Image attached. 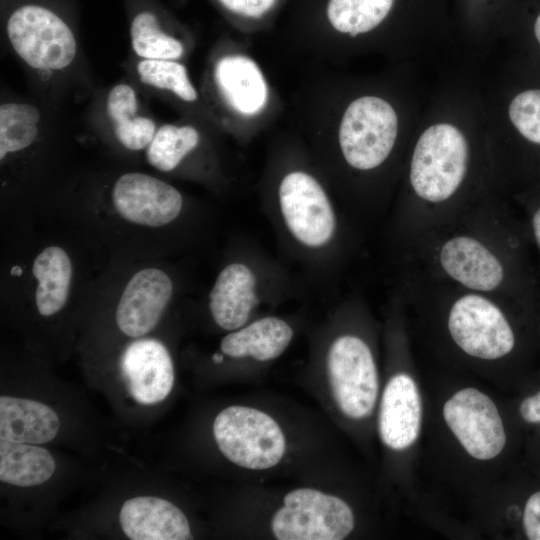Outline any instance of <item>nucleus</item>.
Masks as SVG:
<instances>
[{
  "mask_svg": "<svg viewBox=\"0 0 540 540\" xmlns=\"http://www.w3.org/2000/svg\"><path fill=\"white\" fill-rule=\"evenodd\" d=\"M521 215L484 195L393 257L458 287L540 310V280Z\"/></svg>",
  "mask_w": 540,
  "mask_h": 540,
  "instance_id": "nucleus-1",
  "label": "nucleus"
},
{
  "mask_svg": "<svg viewBox=\"0 0 540 540\" xmlns=\"http://www.w3.org/2000/svg\"><path fill=\"white\" fill-rule=\"evenodd\" d=\"M471 168L470 144L457 127L435 124L419 136L410 156L407 190L389 212L386 232L393 257L484 196L467 187Z\"/></svg>",
  "mask_w": 540,
  "mask_h": 540,
  "instance_id": "nucleus-2",
  "label": "nucleus"
},
{
  "mask_svg": "<svg viewBox=\"0 0 540 540\" xmlns=\"http://www.w3.org/2000/svg\"><path fill=\"white\" fill-rule=\"evenodd\" d=\"M270 217L287 249L317 270L341 265L356 242V232L326 187L311 171L292 168L279 178Z\"/></svg>",
  "mask_w": 540,
  "mask_h": 540,
  "instance_id": "nucleus-3",
  "label": "nucleus"
},
{
  "mask_svg": "<svg viewBox=\"0 0 540 540\" xmlns=\"http://www.w3.org/2000/svg\"><path fill=\"white\" fill-rule=\"evenodd\" d=\"M367 314L358 297L344 301L322 331L316 363L325 398L344 418L360 421L374 411L379 394L375 351L361 331Z\"/></svg>",
  "mask_w": 540,
  "mask_h": 540,
  "instance_id": "nucleus-4",
  "label": "nucleus"
},
{
  "mask_svg": "<svg viewBox=\"0 0 540 540\" xmlns=\"http://www.w3.org/2000/svg\"><path fill=\"white\" fill-rule=\"evenodd\" d=\"M288 279L275 263L250 252L227 263L209 293L214 323L233 331L259 317L258 311L288 290Z\"/></svg>",
  "mask_w": 540,
  "mask_h": 540,
  "instance_id": "nucleus-5",
  "label": "nucleus"
},
{
  "mask_svg": "<svg viewBox=\"0 0 540 540\" xmlns=\"http://www.w3.org/2000/svg\"><path fill=\"white\" fill-rule=\"evenodd\" d=\"M222 455L246 471H268L283 462L288 439L280 422L267 411L250 405L221 410L212 425Z\"/></svg>",
  "mask_w": 540,
  "mask_h": 540,
  "instance_id": "nucleus-6",
  "label": "nucleus"
},
{
  "mask_svg": "<svg viewBox=\"0 0 540 540\" xmlns=\"http://www.w3.org/2000/svg\"><path fill=\"white\" fill-rule=\"evenodd\" d=\"M350 505L338 495L316 487L286 492L268 518L277 540H342L355 528Z\"/></svg>",
  "mask_w": 540,
  "mask_h": 540,
  "instance_id": "nucleus-7",
  "label": "nucleus"
},
{
  "mask_svg": "<svg viewBox=\"0 0 540 540\" xmlns=\"http://www.w3.org/2000/svg\"><path fill=\"white\" fill-rule=\"evenodd\" d=\"M398 135L394 108L377 96H362L346 108L338 129L345 165L360 174L377 171L390 159Z\"/></svg>",
  "mask_w": 540,
  "mask_h": 540,
  "instance_id": "nucleus-8",
  "label": "nucleus"
},
{
  "mask_svg": "<svg viewBox=\"0 0 540 540\" xmlns=\"http://www.w3.org/2000/svg\"><path fill=\"white\" fill-rule=\"evenodd\" d=\"M6 35L18 57L36 70H63L77 54L70 26L43 5L27 3L14 9L6 22Z\"/></svg>",
  "mask_w": 540,
  "mask_h": 540,
  "instance_id": "nucleus-9",
  "label": "nucleus"
},
{
  "mask_svg": "<svg viewBox=\"0 0 540 540\" xmlns=\"http://www.w3.org/2000/svg\"><path fill=\"white\" fill-rule=\"evenodd\" d=\"M443 418L465 451L475 459L490 460L505 447L506 434L492 399L476 388H464L444 404Z\"/></svg>",
  "mask_w": 540,
  "mask_h": 540,
  "instance_id": "nucleus-10",
  "label": "nucleus"
},
{
  "mask_svg": "<svg viewBox=\"0 0 540 540\" xmlns=\"http://www.w3.org/2000/svg\"><path fill=\"white\" fill-rule=\"evenodd\" d=\"M111 200L119 216L146 227L172 223L183 209V197L177 188L140 172L121 175L112 187Z\"/></svg>",
  "mask_w": 540,
  "mask_h": 540,
  "instance_id": "nucleus-11",
  "label": "nucleus"
},
{
  "mask_svg": "<svg viewBox=\"0 0 540 540\" xmlns=\"http://www.w3.org/2000/svg\"><path fill=\"white\" fill-rule=\"evenodd\" d=\"M173 295L170 276L159 268L137 271L127 282L116 308V323L126 336L148 334L161 319Z\"/></svg>",
  "mask_w": 540,
  "mask_h": 540,
  "instance_id": "nucleus-12",
  "label": "nucleus"
},
{
  "mask_svg": "<svg viewBox=\"0 0 540 540\" xmlns=\"http://www.w3.org/2000/svg\"><path fill=\"white\" fill-rule=\"evenodd\" d=\"M121 373L132 398L143 405L163 401L174 385V366L166 346L157 339L130 343L120 360Z\"/></svg>",
  "mask_w": 540,
  "mask_h": 540,
  "instance_id": "nucleus-13",
  "label": "nucleus"
},
{
  "mask_svg": "<svg viewBox=\"0 0 540 540\" xmlns=\"http://www.w3.org/2000/svg\"><path fill=\"white\" fill-rule=\"evenodd\" d=\"M422 404L414 379L406 372L393 374L381 396L378 431L382 443L394 451L405 450L417 439Z\"/></svg>",
  "mask_w": 540,
  "mask_h": 540,
  "instance_id": "nucleus-14",
  "label": "nucleus"
},
{
  "mask_svg": "<svg viewBox=\"0 0 540 540\" xmlns=\"http://www.w3.org/2000/svg\"><path fill=\"white\" fill-rule=\"evenodd\" d=\"M295 335L293 325L277 315H261L227 332L220 342L221 356L244 364H267L278 359Z\"/></svg>",
  "mask_w": 540,
  "mask_h": 540,
  "instance_id": "nucleus-15",
  "label": "nucleus"
},
{
  "mask_svg": "<svg viewBox=\"0 0 540 540\" xmlns=\"http://www.w3.org/2000/svg\"><path fill=\"white\" fill-rule=\"evenodd\" d=\"M213 81L221 98L239 115H258L268 103L267 81L248 56L228 54L219 58L213 68Z\"/></svg>",
  "mask_w": 540,
  "mask_h": 540,
  "instance_id": "nucleus-16",
  "label": "nucleus"
},
{
  "mask_svg": "<svg viewBox=\"0 0 540 540\" xmlns=\"http://www.w3.org/2000/svg\"><path fill=\"white\" fill-rule=\"evenodd\" d=\"M122 530L132 540L192 539L185 514L168 500L138 496L126 500L120 510Z\"/></svg>",
  "mask_w": 540,
  "mask_h": 540,
  "instance_id": "nucleus-17",
  "label": "nucleus"
},
{
  "mask_svg": "<svg viewBox=\"0 0 540 540\" xmlns=\"http://www.w3.org/2000/svg\"><path fill=\"white\" fill-rule=\"evenodd\" d=\"M508 117L518 137V143H521L514 158V173L525 183L522 191L538 187L540 186V86H530L518 91L508 105Z\"/></svg>",
  "mask_w": 540,
  "mask_h": 540,
  "instance_id": "nucleus-18",
  "label": "nucleus"
},
{
  "mask_svg": "<svg viewBox=\"0 0 540 540\" xmlns=\"http://www.w3.org/2000/svg\"><path fill=\"white\" fill-rule=\"evenodd\" d=\"M60 427L57 413L31 399L0 397V439L29 444L53 440Z\"/></svg>",
  "mask_w": 540,
  "mask_h": 540,
  "instance_id": "nucleus-19",
  "label": "nucleus"
},
{
  "mask_svg": "<svg viewBox=\"0 0 540 540\" xmlns=\"http://www.w3.org/2000/svg\"><path fill=\"white\" fill-rule=\"evenodd\" d=\"M106 111L118 142L128 150H145L152 141L155 121L139 114V101L134 88L127 83L114 85L108 92Z\"/></svg>",
  "mask_w": 540,
  "mask_h": 540,
  "instance_id": "nucleus-20",
  "label": "nucleus"
},
{
  "mask_svg": "<svg viewBox=\"0 0 540 540\" xmlns=\"http://www.w3.org/2000/svg\"><path fill=\"white\" fill-rule=\"evenodd\" d=\"M33 275L37 280L35 303L42 316H52L65 306L72 280V263L64 249L49 246L35 258Z\"/></svg>",
  "mask_w": 540,
  "mask_h": 540,
  "instance_id": "nucleus-21",
  "label": "nucleus"
},
{
  "mask_svg": "<svg viewBox=\"0 0 540 540\" xmlns=\"http://www.w3.org/2000/svg\"><path fill=\"white\" fill-rule=\"evenodd\" d=\"M55 469V460L45 448L0 439L2 482L19 487L37 486L49 480Z\"/></svg>",
  "mask_w": 540,
  "mask_h": 540,
  "instance_id": "nucleus-22",
  "label": "nucleus"
},
{
  "mask_svg": "<svg viewBox=\"0 0 540 540\" xmlns=\"http://www.w3.org/2000/svg\"><path fill=\"white\" fill-rule=\"evenodd\" d=\"M394 0H327L325 16L339 33L357 36L367 33L387 17Z\"/></svg>",
  "mask_w": 540,
  "mask_h": 540,
  "instance_id": "nucleus-23",
  "label": "nucleus"
},
{
  "mask_svg": "<svg viewBox=\"0 0 540 540\" xmlns=\"http://www.w3.org/2000/svg\"><path fill=\"white\" fill-rule=\"evenodd\" d=\"M200 133L192 125L163 124L146 150L147 162L162 172H172L200 144Z\"/></svg>",
  "mask_w": 540,
  "mask_h": 540,
  "instance_id": "nucleus-24",
  "label": "nucleus"
},
{
  "mask_svg": "<svg viewBox=\"0 0 540 540\" xmlns=\"http://www.w3.org/2000/svg\"><path fill=\"white\" fill-rule=\"evenodd\" d=\"M41 114L29 103L5 102L0 106V159L30 147L37 139Z\"/></svg>",
  "mask_w": 540,
  "mask_h": 540,
  "instance_id": "nucleus-25",
  "label": "nucleus"
},
{
  "mask_svg": "<svg viewBox=\"0 0 540 540\" xmlns=\"http://www.w3.org/2000/svg\"><path fill=\"white\" fill-rule=\"evenodd\" d=\"M130 39L134 53L141 59L179 60L184 54L182 42L165 32L150 11L138 12L133 17Z\"/></svg>",
  "mask_w": 540,
  "mask_h": 540,
  "instance_id": "nucleus-26",
  "label": "nucleus"
},
{
  "mask_svg": "<svg viewBox=\"0 0 540 540\" xmlns=\"http://www.w3.org/2000/svg\"><path fill=\"white\" fill-rule=\"evenodd\" d=\"M140 81L150 87L169 91L185 102H195L198 93L187 68L178 60L141 59L136 65Z\"/></svg>",
  "mask_w": 540,
  "mask_h": 540,
  "instance_id": "nucleus-27",
  "label": "nucleus"
},
{
  "mask_svg": "<svg viewBox=\"0 0 540 540\" xmlns=\"http://www.w3.org/2000/svg\"><path fill=\"white\" fill-rule=\"evenodd\" d=\"M516 199L522 210L520 215L532 250L536 252L540 265V186L522 191L516 195Z\"/></svg>",
  "mask_w": 540,
  "mask_h": 540,
  "instance_id": "nucleus-28",
  "label": "nucleus"
},
{
  "mask_svg": "<svg viewBox=\"0 0 540 540\" xmlns=\"http://www.w3.org/2000/svg\"><path fill=\"white\" fill-rule=\"evenodd\" d=\"M279 0H217L220 6L230 14L240 18L261 19L272 12Z\"/></svg>",
  "mask_w": 540,
  "mask_h": 540,
  "instance_id": "nucleus-29",
  "label": "nucleus"
},
{
  "mask_svg": "<svg viewBox=\"0 0 540 540\" xmlns=\"http://www.w3.org/2000/svg\"><path fill=\"white\" fill-rule=\"evenodd\" d=\"M523 527L530 540H540V491L527 500L523 513Z\"/></svg>",
  "mask_w": 540,
  "mask_h": 540,
  "instance_id": "nucleus-30",
  "label": "nucleus"
},
{
  "mask_svg": "<svg viewBox=\"0 0 540 540\" xmlns=\"http://www.w3.org/2000/svg\"><path fill=\"white\" fill-rule=\"evenodd\" d=\"M521 417L530 423H540V391L525 398L519 407Z\"/></svg>",
  "mask_w": 540,
  "mask_h": 540,
  "instance_id": "nucleus-31",
  "label": "nucleus"
},
{
  "mask_svg": "<svg viewBox=\"0 0 540 540\" xmlns=\"http://www.w3.org/2000/svg\"><path fill=\"white\" fill-rule=\"evenodd\" d=\"M532 35L534 39V44L537 46V48L540 51V11L535 17L533 24H532Z\"/></svg>",
  "mask_w": 540,
  "mask_h": 540,
  "instance_id": "nucleus-32",
  "label": "nucleus"
}]
</instances>
